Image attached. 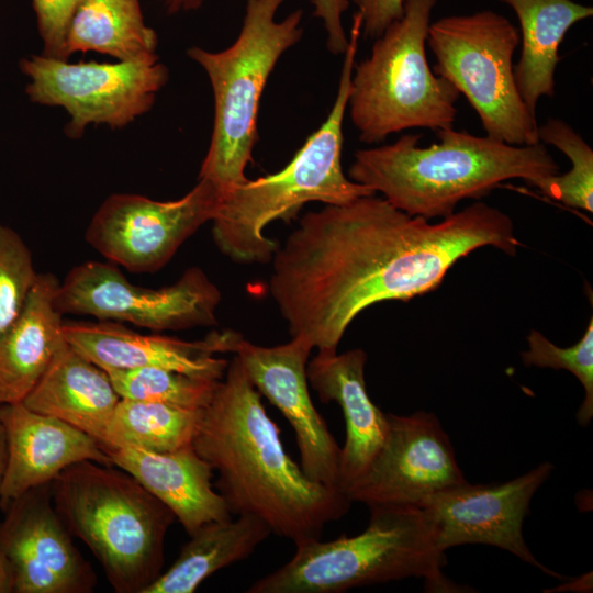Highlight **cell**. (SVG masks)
Masks as SVG:
<instances>
[{
    "instance_id": "obj_7",
    "label": "cell",
    "mask_w": 593,
    "mask_h": 593,
    "mask_svg": "<svg viewBox=\"0 0 593 593\" xmlns=\"http://www.w3.org/2000/svg\"><path fill=\"white\" fill-rule=\"evenodd\" d=\"M283 2L247 0L239 35L228 48L216 53L188 49L208 74L214 96L213 132L199 179L212 182L222 194L248 180L245 169L257 139L264 88L281 55L303 32L301 10L276 20Z\"/></svg>"
},
{
    "instance_id": "obj_2",
    "label": "cell",
    "mask_w": 593,
    "mask_h": 593,
    "mask_svg": "<svg viewBox=\"0 0 593 593\" xmlns=\"http://www.w3.org/2000/svg\"><path fill=\"white\" fill-rule=\"evenodd\" d=\"M223 378L202 411L192 446L217 471L215 488L231 514L256 516L295 546L321 539L351 502L309 479L286 451L280 428L236 355Z\"/></svg>"
},
{
    "instance_id": "obj_29",
    "label": "cell",
    "mask_w": 593,
    "mask_h": 593,
    "mask_svg": "<svg viewBox=\"0 0 593 593\" xmlns=\"http://www.w3.org/2000/svg\"><path fill=\"white\" fill-rule=\"evenodd\" d=\"M527 344L528 349L521 354L526 367L566 369L581 382L585 395L577 421L582 426L589 425L593 417V317L582 338L571 347H558L535 329L527 336Z\"/></svg>"
},
{
    "instance_id": "obj_15",
    "label": "cell",
    "mask_w": 593,
    "mask_h": 593,
    "mask_svg": "<svg viewBox=\"0 0 593 593\" xmlns=\"http://www.w3.org/2000/svg\"><path fill=\"white\" fill-rule=\"evenodd\" d=\"M4 511L0 549L13 570L14 593L93 591L97 575L56 512L51 483L29 490Z\"/></svg>"
},
{
    "instance_id": "obj_14",
    "label": "cell",
    "mask_w": 593,
    "mask_h": 593,
    "mask_svg": "<svg viewBox=\"0 0 593 593\" xmlns=\"http://www.w3.org/2000/svg\"><path fill=\"white\" fill-rule=\"evenodd\" d=\"M553 465L542 462L527 473L503 483L468 481L427 497L419 506L429 519L441 551L481 544L510 551L546 574L561 575L540 563L523 537V522L536 491L547 481Z\"/></svg>"
},
{
    "instance_id": "obj_22",
    "label": "cell",
    "mask_w": 593,
    "mask_h": 593,
    "mask_svg": "<svg viewBox=\"0 0 593 593\" xmlns=\"http://www.w3.org/2000/svg\"><path fill=\"white\" fill-rule=\"evenodd\" d=\"M120 399L108 372L66 342L23 403L102 444Z\"/></svg>"
},
{
    "instance_id": "obj_3",
    "label": "cell",
    "mask_w": 593,
    "mask_h": 593,
    "mask_svg": "<svg viewBox=\"0 0 593 593\" xmlns=\"http://www.w3.org/2000/svg\"><path fill=\"white\" fill-rule=\"evenodd\" d=\"M419 147L422 135L404 134L394 143L359 149L349 168L350 180L367 186L396 209L427 220L455 212L465 199H480L501 182L556 175L559 166L546 146H516L451 127Z\"/></svg>"
},
{
    "instance_id": "obj_25",
    "label": "cell",
    "mask_w": 593,
    "mask_h": 593,
    "mask_svg": "<svg viewBox=\"0 0 593 593\" xmlns=\"http://www.w3.org/2000/svg\"><path fill=\"white\" fill-rule=\"evenodd\" d=\"M157 35L147 26L139 0H81L65 40L68 58L76 52H98L121 61H158Z\"/></svg>"
},
{
    "instance_id": "obj_24",
    "label": "cell",
    "mask_w": 593,
    "mask_h": 593,
    "mask_svg": "<svg viewBox=\"0 0 593 593\" xmlns=\"http://www.w3.org/2000/svg\"><path fill=\"white\" fill-rule=\"evenodd\" d=\"M270 535L268 525L251 515L206 523L144 593H193L213 573L248 558Z\"/></svg>"
},
{
    "instance_id": "obj_11",
    "label": "cell",
    "mask_w": 593,
    "mask_h": 593,
    "mask_svg": "<svg viewBox=\"0 0 593 593\" xmlns=\"http://www.w3.org/2000/svg\"><path fill=\"white\" fill-rule=\"evenodd\" d=\"M21 71L29 78L30 100L64 108L70 115L69 137H80L89 124L120 128L148 111L168 79L158 63H68L46 55L22 58Z\"/></svg>"
},
{
    "instance_id": "obj_13",
    "label": "cell",
    "mask_w": 593,
    "mask_h": 593,
    "mask_svg": "<svg viewBox=\"0 0 593 593\" xmlns=\"http://www.w3.org/2000/svg\"><path fill=\"white\" fill-rule=\"evenodd\" d=\"M387 414L382 448L345 491L351 503L419 507L435 493L467 481L449 436L433 413Z\"/></svg>"
},
{
    "instance_id": "obj_30",
    "label": "cell",
    "mask_w": 593,
    "mask_h": 593,
    "mask_svg": "<svg viewBox=\"0 0 593 593\" xmlns=\"http://www.w3.org/2000/svg\"><path fill=\"white\" fill-rule=\"evenodd\" d=\"M37 275L23 238L0 223V335L23 309Z\"/></svg>"
},
{
    "instance_id": "obj_12",
    "label": "cell",
    "mask_w": 593,
    "mask_h": 593,
    "mask_svg": "<svg viewBox=\"0 0 593 593\" xmlns=\"http://www.w3.org/2000/svg\"><path fill=\"white\" fill-rule=\"evenodd\" d=\"M221 198V190L204 179H199L182 198L170 201L115 193L96 211L85 239L118 267L137 273L155 272L213 220Z\"/></svg>"
},
{
    "instance_id": "obj_18",
    "label": "cell",
    "mask_w": 593,
    "mask_h": 593,
    "mask_svg": "<svg viewBox=\"0 0 593 593\" xmlns=\"http://www.w3.org/2000/svg\"><path fill=\"white\" fill-rule=\"evenodd\" d=\"M0 417L8 447L2 510L29 490L52 483L74 463L89 460L113 466L97 439L23 402L0 405Z\"/></svg>"
},
{
    "instance_id": "obj_19",
    "label": "cell",
    "mask_w": 593,
    "mask_h": 593,
    "mask_svg": "<svg viewBox=\"0 0 593 593\" xmlns=\"http://www.w3.org/2000/svg\"><path fill=\"white\" fill-rule=\"evenodd\" d=\"M367 354L362 349L317 351L307 362L309 384L323 403L336 402L346 425L340 448L339 489L345 491L368 469L382 448L389 429L388 414L370 399L366 381Z\"/></svg>"
},
{
    "instance_id": "obj_17",
    "label": "cell",
    "mask_w": 593,
    "mask_h": 593,
    "mask_svg": "<svg viewBox=\"0 0 593 593\" xmlns=\"http://www.w3.org/2000/svg\"><path fill=\"white\" fill-rule=\"evenodd\" d=\"M66 342L100 368L128 370L164 368L212 380H222L228 361L216 354L234 353L243 337L231 329L213 331L198 340L161 334H141L110 321H64Z\"/></svg>"
},
{
    "instance_id": "obj_9",
    "label": "cell",
    "mask_w": 593,
    "mask_h": 593,
    "mask_svg": "<svg viewBox=\"0 0 593 593\" xmlns=\"http://www.w3.org/2000/svg\"><path fill=\"white\" fill-rule=\"evenodd\" d=\"M521 43L504 15L483 10L430 23L426 44L433 71L462 93L480 118L486 136L524 146L539 143L536 114L516 87L513 55Z\"/></svg>"
},
{
    "instance_id": "obj_31",
    "label": "cell",
    "mask_w": 593,
    "mask_h": 593,
    "mask_svg": "<svg viewBox=\"0 0 593 593\" xmlns=\"http://www.w3.org/2000/svg\"><path fill=\"white\" fill-rule=\"evenodd\" d=\"M81 0H32L44 55L67 59L65 40L70 19Z\"/></svg>"
},
{
    "instance_id": "obj_10",
    "label": "cell",
    "mask_w": 593,
    "mask_h": 593,
    "mask_svg": "<svg viewBox=\"0 0 593 593\" xmlns=\"http://www.w3.org/2000/svg\"><path fill=\"white\" fill-rule=\"evenodd\" d=\"M219 288L206 273L188 268L172 284L146 288L130 282L111 262H82L59 282L56 306L64 314L130 323L156 332L217 324Z\"/></svg>"
},
{
    "instance_id": "obj_26",
    "label": "cell",
    "mask_w": 593,
    "mask_h": 593,
    "mask_svg": "<svg viewBox=\"0 0 593 593\" xmlns=\"http://www.w3.org/2000/svg\"><path fill=\"white\" fill-rule=\"evenodd\" d=\"M202 411L121 398L101 446H130L156 452L190 446Z\"/></svg>"
},
{
    "instance_id": "obj_16",
    "label": "cell",
    "mask_w": 593,
    "mask_h": 593,
    "mask_svg": "<svg viewBox=\"0 0 593 593\" xmlns=\"http://www.w3.org/2000/svg\"><path fill=\"white\" fill-rule=\"evenodd\" d=\"M313 349L302 336L272 347L243 337L234 354L248 379L290 423L300 451L301 468L309 479L339 490L340 447L309 392L306 367Z\"/></svg>"
},
{
    "instance_id": "obj_32",
    "label": "cell",
    "mask_w": 593,
    "mask_h": 593,
    "mask_svg": "<svg viewBox=\"0 0 593 593\" xmlns=\"http://www.w3.org/2000/svg\"><path fill=\"white\" fill-rule=\"evenodd\" d=\"M362 16L361 33L377 38L403 14L404 0H348Z\"/></svg>"
},
{
    "instance_id": "obj_5",
    "label": "cell",
    "mask_w": 593,
    "mask_h": 593,
    "mask_svg": "<svg viewBox=\"0 0 593 593\" xmlns=\"http://www.w3.org/2000/svg\"><path fill=\"white\" fill-rule=\"evenodd\" d=\"M56 512L116 593H144L161 574L174 513L115 466L80 461L51 483Z\"/></svg>"
},
{
    "instance_id": "obj_4",
    "label": "cell",
    "mask_w": 593,
    "mask_h": 593,
    "mask_svg": "<svg viewBox=\"0 0 593 593\" xmlns=\"http://www.w3.org/2000/svg\"><path fill=\"white\" fill-rule=\"evenodd\" d=\"M361 18L359 12L353 16L337 94L324 123L283 169L256 180L248 179L222 194L212 220V235L220 251L234 262L271 261L279 245L265 236V227L275 220L293 216L307 202L339 205L376 193L347 178L342 167L343 123L361 35Z\"/></svg>"
},
{
    "instance_id": "obj_23",
    "label": "cell",
    "mask_w": 593,
    "mask_h": 593,
    "mask_svg": "<svg viewBox=\"0 0 593 593\" xmlns=\"http://www.w3.org/2000/svg\"><path fill=\"white\" fill-rule=\"evenodd\" d=\"M513 9L521 26V58L514 77L521 98L536 114L541 97L555 94L559 46L575 23L593 15V9L573 0H499Z\"/></svg>"
},
{
    "instance_id": "obj_33",
    "label": "cell",
    "mask_w": 593,
    "mask_h": 593,
    "mask_svg": "<svg viewBox=\"0 0 593 593\" xmlns=\"http://www.w3.org/2000/svg\"><path fill=\"white\" fill-rule=\"evenodd\" d=\"M349 3L348 0H313V13L323 21L327 32V47L334 54H344L348 45L342 16Z\"/></svg>"
},
{
    "instance_id": "obj_28",
    "label": "cell",
    "mask_w": 593,
    "mask_h": 593,
    "mask_svg": "<svg viewBox=\"0 0 593 593\" xmlns=\"http://www.w3.org/2000/svg\"><path fill=\"white\" fill-rule=\"evenodd\" d=\"M107 372L122 399L152 401L191 410L206 407L221 381L155 367Z\"/></svg>"
},
{
    "instance_id": "obj_6",
    "label": "cell",
    "mask_w": 593,
    "mask_h": 593,
    "mask_svg": "<svg viewBox=\"0 0 593 593\" xmlns=\"http://www.w3.org/2000/svg\"><path fill=\"white\" fill-rule=\"evenodd\" d=\"M365 530L295 546L292 558L253 583L247 593H342L406 578L424 580L428 592L466 590L447 579L445 552L421 507L368 506Z\"/></svg>"
},
{
    "instance_id": "obj_37",
    "label": "cell",
    "mask_w": 593,
    "mask_h": 593,
    "mask_svg": "<svg viewBox=\"0 0 593 593\" xmlns=\"http://www.w3.org/2000/svg\"><path fill=\"white\" fill-rule=\"evenodd\" d=\"M170 11L191 10L199 8L203 0H166Z\"/></svg>"
},
{
    "instance_id": "obj_35",
    "label": "cell",
    "mask_w": 593,
    "mask_h": 593,
    "mask_svg": "<svg viewBox=\"0 0 593 593\" xmlns=\"http://www.w3.org/2000/svg\"><path fill=\"white\" fill-rule=\"evenodd\" d=\"M7 461H8V447H7V437L4 427L0 417V497H1V489L5 475L7 470Z\"/></svg>"
},
{
    "instance_id": "obj_20",
    "label": "cell",
    "mask_w": 593,
    "mask_h": 593,
    "mask_svg": "<svg viewBox=\"0 0 593 593\" xmlns=\"http://www.w3.org/2000/svg\"><path fill=\"white\" fill-rule=\"evenodd\" d=\"M113 466L133 475L163 502L190 536L232 514L212 483V467L192 445L165 452L130 446H101Z\"/></svg>"
},
{
    "instance_id": "obj_36",
    "label": "cell",
    "mask_w": 593,
    "mask_h": 593,
    "mask_svg": "<svg viewBox=\"0 0 593 593\" xmlns=\"http://www.w3.org/2000/svg\"><path fill=\"white\" fill-rule=\"evenodd\" d=\"M589 582H592V573H588V574H584L581 579H578V580H573V582L571 583H566L563 585H560L558 588H556L555 590L552 591H583L582 589H585V591L588 592L589 591V588L591 589L592 586L590 585L589 586Z\"/></svg>"
},
{
    "instance_id": "obj_21",
    "label": "cell",
    "mask_w": 593,
    "mask_h": 593,
    "mask_svg": "<svg viewBox=\"0 0 593 593\" xmlns=\"http://www.w3.org/2000/svg\"><path fill=\"white\" fill-rule=\"evenodd\" d=\"M59 280L38 273L26 302L0 335V405L23 402L66 343L56 306Z\"/></svg>"
},
{
    "instance_id": "obj_34",
    "label": "cell",
    "mask_w": 593,
    "mask_h": 593,
    "mask_svg": "<svg viewBox=\"0 0 593 593\" xmlns=\"http://www.w3.org/2000/svg\"><path fill=\"white\" fill-rule=\"evenodd\" d=\"M15 580L12 567L0 549V593H14Z\"/></svg>"
},
{
    "instance_id": "obj_1",
    "label": "cell",
    "mask_w": 593,
    "mask_h": 593,
    "mask_svg": "<svg viewBox=\"0 0 593 593\" xmlns=\"http://www.w3.org/2000/svg\"><path fill=\"white\" fill-rule=\"evenodd\" d=\"M521 246L511 217L477 201L430 223L374 194L307 212L272 261L268 290L291 337L317 351H337L365 309L435 290L473 250Z\"/></svg>"
},
{
    "instance_id": "obj_27",
    "label": "cell",
    "mask_w": 593,
    "mask_h": 593,
    "mask_svg": "<svg viewBox=\"0 0 593 593\" xmlns=\"http://www.w3.org/2000/svg\"><path fill=\"white\" fill-rule=\"evenodd\" d=\"M539 142L552 145L570 160L571 168L563 175H550L530 186L546 197L567 206L593 212V150L568 123L549 119L538 126Z\"/></svg>"
},
{
    "instance_id": "obj_8",
    "label": "cell",
    "mask_w": 593,
    "mask_h": 593,
    "mask_svg": "<svg viewBox=\"0 0 593 593\" xmlns=\"http://www.w3.org/2000/svg\"><path fill=\"white\" fill-rule=\"evenodd\" d=\"M437 0H404L403 14L354 66L350 120L367 144L407 128L451 127L458 90L429 67L426 40Z\"/></svg>"
}]
</instances>
